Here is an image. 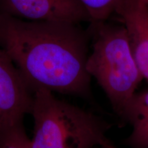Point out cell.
<instances>
[{
	"label": "cell",
	"instance_id": "6da1fadb",
	"mask_svg": "<svg viewBox=\"0 0 148 148\" xmlns=\"http://www.w3.org/2000/svg\"><path fill=\"white\" fill-rule=\"evenodd\" d=\"M0 49L32 92L92 99L86 70L90 38L79 24L29 21L0 12Z\"/></svg>",
	"mask_w": 148,
	"mask_h": 148
},
{
	"label": "cell",
	"instance_id": "7a4b0ae2",
	"mask_svg": "<svg viewBox=\"0 0 148 148\" xmlns=\"http://www.w3.org/2000/svg\"><path fill=\"white\" fill-rule=\"evenodd\" d=\"M87 30L90 50L86 70L123 123L129 103L143 79L133 57L126 30L123 25L107 21L90 22Z\"/></svg>",
	"mask_w": 148,
	"mask_h": 148
},
{
	"label": "cell",
	"instance_id": "3957f363",
	"mask_svg": "<svg viewBox=\"0 0 148 148\" xmlns=\"http://www.w3.org/2000/svg\"><path fill=\"white\" fill-rule=\"evenodd\" d=\"M32 148H93L112 143L110 123L45 89L33 92Z\"/></svg>",
	"mask_w": 148,
	"mask_h": 148
},
{
	"label": "cell",
	"instance_id": "277c9868",
	"mask_svg": "<svg viewBox=\"0 0 148 148\" xmlns=\"http://www.w3.org/2000/svg\"><path fill=\"white\" fill-rule=\"evenodd\" d=\"M33 92L12 61L0 49V132L23 123Z\"/></svg>",
	"mask_w": 148,
	"mask_h": 148
},
{
	"label": "cell",
	"instance_id": "5b68a950",
	"mask_svg": "<svg viewBox=\"0 0 148 148\" xmlns=\"http://www.w3.org/2000/svg\"><path fill=\"white\" fill-rule=\"evenodd\" d=\"M0 12L29 21L91 22L79 0H0Z\"/></svg>",
	"mask_w": 148,
	"mask_h": 148
},
{
	"label": "cell",
	"instance_id": "8992f818",
	"mask_svg": "<svg viewBox=\"0 0 148 148\" xmlns=\"http://www.w3.org/2000/svg\"><path fill=\"white\" fill-rule=\"evenodd\" d=\"M136 63L148 82V0H123L116 9Z\"/></svg>",
	"mask_w": 148,
	"mask_h": 148
},
{
	"label": "cell",
	"instance_id": "52a82bcc",
	"mask_svg": "<svg viewBox=\"0 0 148 148\" xmlns=\"http://www.w3.org/2000/svg\"><path fill=\"white\" fill-rule=\"evenodd\" d=\"M123 123L132 131L125 140L130 148H148V88L136 92L129 103Z\"/></svg>",
	"mask_w": 148,
	"mask_h": 148
},
{
	"label": "cell",
	"instance_id": "ba28073f",
	"mask_svg": "<svg viewBox=\"0 0 148 148\" xmlns=\"http://www.w3.org/2000/svg\"><path fill=\"white\" fill-rule=\"evenodd\" d=\"M89 14L91 22L107 21L123 0H79Z\"/></svg>",
	"mask_w": 148,
	"mask_h": 148
},
{
	"label": "cell",
	"instance_id": "9c48e42d",
	"mask_svg": "<svg viewBox=\"0 0 148 148\" xmlns=\"http://www.w3.org/2000/svg\"><path fill=\"white\" fill-rule=\"evenodd\" d=\"M0 148H32L23 123L0 132Z\"/></svg>",
	"mask_w": 148,
	"mask_h": 148
},
{
	"label": "cell",
	"instance_id": "30bf717a",
	"mask_svg": "<svg viewBox=\"0 0 148 148\" xmlns=\"http://www.w3.org/2000/svg\"><path fill=\"white\" fill-rule=\"evenodd\" d=\"M99 148H116L113 143H110L108 144V145H101L99 147Z\"/></svg>",
	"mask_w": 148,
	"mask_h": 148
}]
</instances>
